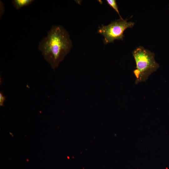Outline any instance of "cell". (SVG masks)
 I'll list each match as a JSON object with an SVG mask.
<instances>
[{
	"label": "cell",
	"instance_id": "6da1fadb",
	"mask_svg": "<svg viewBox=\"0 0 169 169\" xmlns=\"http://www.w3.org/2000/svg\"><path fill=\"white\" fill-rule=\"evenodd\" d=\"M72 41L67 31L62 26L53 25L47 36L39 43L38 49L54 69L70 52Z\"/></svg>",
	"mask_w": 169,
	"mask_h": 169
},
{
	"label": "cell",
	"instance_id": "7a4b0ae2",
	"mask_svg": "<svg viewBox=\"0 0 169 169\" xmlns=\"http://www.w3.org/2000/svg\"><path fill=\"white\" fill-rule=\"evenodd\" d=\"M136 64V69L133 71L136 79V84L145 81L149 76L159 67L156 62L153 52L140 46L132 52Z\"/></svg>",
	"mask_w": 169,
	"mask_h": 169
},
{
	"label": "cell",
	"instance_id": "3957f363",
	"mask_svg": "<svg viewBox=\"0 0 169 169\" xmlns=\"http://www.w3.org/2000/svg\"><path fill=\"white\" fill-rule=\"evenodd\" d=\"M134 24L133 22H128L127 19L120 18L107 25H102L99 27L98 32L103 36V42L106 44L113 43L115 40H123L124 32L128 28H132Z\"/></svg>",
	"mask_w": 169,
	"mask_h": 169
},
{
	"label": "cell",
	"instance_id": "277c9868",
	"mask_svg": "<svg viewBox=\"0 0 169 169\" xmlns=\"http://www.w3.org/2000/svg\"><path fill=\"white\" fill-rule=\"evenodd\" d=\"M33 1V0H13L12 3L15 8L19 10L29 5Z\"/></svg>",
	"mask_w": 169,
	"mask_h": 169
},
{
	"label": "cell",
	"instance_id": "5b68a950",
	"mask_svg": "<svg viewBox=\"0 0 169 169\" xmlns=\"http://www.w3.org/2000/svg\"><path fill=\"white\" fill-rule=\"evenodd\" d=\"M106 1L108 5L112 7L118 14L120 18H123L121 16L118 10V7L115 0H107Z\"/></svg>",
	"mask_w": 169,
	"mask_h": 169
},
{
	"label": "cell",
	"instance_id": "8992f818",
	"mask_svg": "<svg viewBox=\"0 0 169 169\" xmlns=\"http://www.w3.org/2000/svg\"><path fill=\"white\" fill-rule=\"evenodd\" d=\"M5 100V97L3 96L2 93H0V106H3L4 102Z\"/></svg>",
	"mask_w": 169,
	"mask_h": 169
}]
</instances>
